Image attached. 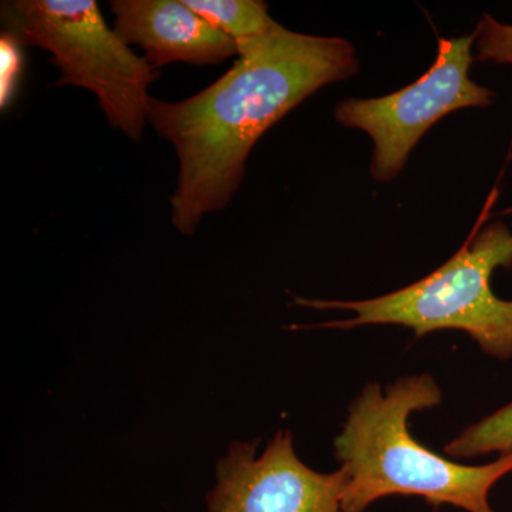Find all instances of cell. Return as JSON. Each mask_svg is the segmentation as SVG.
Here are the masks:
<instances>
[{
    "label": "cell",
    "mask_w": 512,
    "mask_h": 512,
    "mask_svg": "<svg viewBox=\"0 0 512 512\" xmlns=\"http://www.w3.org/2000/svg\"><path fill=\"white\" fill-rule=\"evenodd\" d=\"M238 50L234 66L200 93L178 101L151 97L148 124L178 160L171 222L183 235L227 207L244 181L252 148L269 128L322 87L359 70L348 40L282 25Z\"/></svg>",
    "instance_id": "obj_1"
},
{
    "label": "cell",
    "mask_w": 512,
    "mask_h": 512,
    "mask_svg": "<svg viewBox=\"0 0 512 512\" xmlns=\"http://www.w3.org/2000/svg\"><path fill=\"white\" fill-rule=\"evenodd\" d=\"M441 402L439 384L427 373L402 377L384 390L379 383L363 387L335 439V456L349 474L342 512H363L389 495H417L433 507L495 512L488 494L512 473V451L485 466H463L424 447L410 434V416Z\"/></svg>",
    "instance_id": "obj_2"
},
{
    "label": "cell",
    "mask_w": 512,
    "mask_h": 512,
    "mask_svg": "<svg viewBox=\"0 0 512 512\" xmlns=\"http://www.w3.org/2000/svg\"><path fill=\"white\" fill-rule=\"evenodd\" d=\"M497 268L512 269V232L504 222H493L439 269L406 286L369 301H318L293 296L305 308L342 309L355 313L345 320L316 328L353 329L367 325H400L414 338L436 330H464L487 355L512 357V301L498 298L491 289Z\"/></svg>",
    "instance_id": "obj_3"
},
{
    "label": "cell",
    "mask_w": 512,
    "mask_h": 512,
    "mask_svg": "<svg viewBox=\"0 0 512 512\" xmlns=\"http://www.w3.org/2000/svg\"><path fill=\"white\" fill-rule=\"evenodd\" d=\"M2 32L20 46L39 47L59 69L55 87L93 93L110 126L134 143L143 138L150 86L160 70L109 28L94 0H6Z\"/></svg>",
    "instance_id": "obj_4"
},
{
    "label": "cell",
    "mask_w": 512,
    "mask_h": 512,
    "mask_svg": "<svg viewBox=\"0 0 512 512\" xmlns=\"http://www.w3.org/2000/svg\"><path fill=\"white\" fill-rule=\"evenodd\" d=\"M474 43V33L440 39L433 66L417 82L389 96L346 99L336 106L340 124L372 137L375 151L370 171L375 180H394L424 133L447 114L494 103L493 90L470 79Z\"/></svg>",
    "instance_id": "obj_5"
},
{
    "label": "cell",
    "mask_w": 512,
    "mask_h": 512,
    "mask_svg": "<svg viewBox=\"0 0 512 512\" xmlns=\"http://www.w3.org/2000/svg\"><path fill=\"white\" fill-rule=\"evenodd\" d=\"M259 440L232 441L218 461L217 485L208 494L210 512H342L349 474H330L303 464L289 430H279L256 456Z\"/></svg>",
    "instance_id": "obj_6"
},
{
    "label": "cell",
    "mask_w": 512,
    "mask_h": 512,
    "mask_svg": "<svg viewBox=\"0 0 512 512\" xmlns=\"http://www.w3.org/2000/svg\"><path fill=\"white\" fill-rule=\"evenodd\" d=\"M110 9L114 32L126 45L141 47L157 70L171 63L217 66L239 56L237 43L184 0H113Z\"/></svg>",
    "instance_id": "obj_7"
},
{
    "label": "cell",
    "mask_w": 512,
    "mask_h": 512,
    "mask_svg": "<svg viewBox=\"0 0 512 512\" xmlns=\"http://www.w3.org/2000/svg\"><path fill=\"white\" fill-rule=\"evenodd\" d=\"M211 26L220 30L238 47L271 35L279 23L269 16L268 3L261 0H184Z\"/></svg>",
    "instance_id": "obj_8"
},
{
    "label": "cell",
    "mask_w": 512,
    "mask_h": 512,
    "mask_svg": "<svg viewBox=\"0 0 512 512\" xmlns=\"http://www.w3.org/2000/svg\"><path fill=\"white\" fill-rule=\"evenodd\" d=\"M453 458H474L490 453L512 451V402L461 431L444 447Z\"/></svg>",
    "instance_id": "obj_9"
},
{
    "label": "cell",
    "mask_w": 512,
    "mask_h": 512,
    "mask_svg": "<svg viewBox=\"0 0 512 512\" xmlns=\"http://www.w3.org/2000/svg\"><path fill=\"white\" fill-rule=\"evenodd\" d=\"M477 59L480 62L512 64V26L484 15L476 32Z\"/></svg>",
    "instance_id": "obj_10"
},
{
    "label": "cell",
    "mask_w": 512,
    "mask_h": 512,
    "mask_svg": "<svg viewBox=\"0 0 512 512\" xmlns=\"http://www.w3.org/2000/svg\"><path fill=\"white\" fill-rule=\"evenodd\" d=\"M0 59H2V76H0V106L8 107L19 84L22 74V46L8 33L0 37Z\"/></svg>",
    "instance_id": "obj_11"
}]
</instances>
